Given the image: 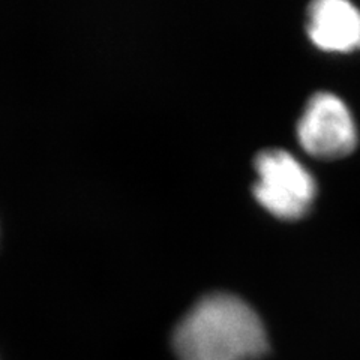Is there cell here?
Wrapping results in <instances>:
<instances>
[{"label": "cell", "mask_w": 360, "mask_h": 360, "mask_svg": "<svg viewBox=\"0 0 360 360\" xmlns=\"http://www.w3.org/2000/svg\"><path fill=\"white\" fill-rule=\"evenodd\" d=\"M173 348L179 360H255L269 344L260 317L245 300L212 292L180 320Z\"/></svg>", "instance_id": "obj_1"}, {"label": "cell", "mask_w": 360, "mask_h": 360, "mask_svg": "<svg viewBox=\"0 0 360 360\" xmlns=\"http://www.w3.org/2000/svg\"><path fill=\"white\" fill-rule=\"evenodd\" d=\"M254 195L274 217L292 221L307 215L317 195L314 176L283 149H266L255 158Z\"/></svg>", "instance_id": "obj_2"}, {"label": "cell", "mask_w": 360, "mask_h": 360, "mask_svg": "<svg viewBox=\"0 0 360 360\" xmlns=\"http://www.w3.org/2000/svg\"><path fill=\"white\" fill-rule=\"evenodd\" d=\"M297 139L309 155L336 160L357 146V128L344 101L329 92L315 94L297 123Z\"/></svg>", "instance_id": "obj_3"}, {"label": "cell", "mask_w": 360, "mask_h": 360, "mask_svg": "<svg viewBox=\"0 0 360 360\" xmlns=\"http://www.w3.org/2000/svg\"><path fill=\"white\" fill-rule=\"evenodd\" d=\"M307 29L321 50L348 53L360 49V9L345 0L311 4Z\"/></svg>", "instance_id": "obj_4"}]
</instances>
